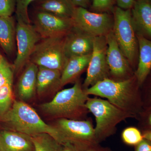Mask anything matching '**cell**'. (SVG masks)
<instances>
[{"mask_svg":"<svg viewBox=\"0 0 151 151\" xmlns=\"http://www.w3.org/2000/svg\"><path fill=\"white\" fill-rule=\"evenodd\" d=\"M89 95L107 99L120 110L138 119L144 108L141 87L134 75L124 81L107 78L84 90Z\"/></svg>","mask_w":151,"mask_h":151,"instance_id":"6da1fadb","label":"cell"},{"mask_svg":"<svg viewBox=\"0 0 151 151\" xmlns=\"http://www.w3.org/2000/svg\"><path fill=\"white\" fill-rule=\"evenodd\" d=\"M14 131L31 136L45 133L63 145V140L55 127L44 122L34 109L22 101L14 100L8 112L1 119Z\"/></svg>","mask_w":151,"mask_h":151,"instance_id":"7a4b0ae2","label":"cell"},{"mask_svg":"<svg viewBox=\"0 0 151 151\" xmlns=\"http://www.w3.org/2000/svg\"><path fill=\"white\" fill-rule=\"evenodd\" d=\"M89 97L81 81L77 80L72 87L58 92L51 101L42 104L40 108L50 116L80 120L89 112L86 107Z\"/></svg>","mask_w":151,"mask_h":151,"instance_id":"3957f363","label":"cell"},{"mask_svg":"<svg viewBox=\"0 0 151 151\" xmlns=\"http://www.w3.org/2000/svg\"><path fill=\"white\" fill-rule=\"evenodd\" d=\"M86 107L95 117L94 133L99 144L114 134L116 127L121 122L133 118L131 115L120 110L108 100L96 97H89Z\"/></svg>","mask_w":151,"mask_h":151,"instance_id":"277c9868","label":"cell"},{"mask_svg":"<svg viewBox=\"0 0 151 151\" xmlns=\"http://www.w3.org/2000/svg\"><path fill=\"white\" fill-rule=\"evenodd\" d=\"M113 31L119 47L133 67H137L139 45L133 23L131 10H123L115 7L113 12Z\"/></svg>","mask_w":151,"mask_h":151,"instance_id":"5b68a950","label":"cell"},{"mask_svg":"<svg viewBox=\"0 0 151 151\" xmlns=\"http://www.w3.org/2000/svg\"><path fill=\"white\" fill-rule=\"evenodd\" d=\"M62 137L63 145L71 144L80 151L99 145L91 119L72 120L60 118L55 127Z\"/></svg>","mask_w":151,"mask_h":151,"instance_id":"8992f818","label":"cell"},{"mask_svg":"<svg viewBox=\"0 0 151 151\" xmlns=\"http://www.w3.org/2000/svg\"><path fill=\"white\" fill-rule=\"evenodd\" d=\"M65 36L42 39L36 45L29 61L62 72L68 60L63 47Z\"/></svg>","mask_w":151,"mask_h":151,"instance_id":"52a82bcc","label":"cell"},{"mask_svg":"<svg viewBox=\"0 0 151 151\" xmlns=\"http://www.w3.org/2000/svg\"><path fill=\"white\" fill-rule=\"evenodd\" d=\"M73 27L94 37L105 36L113 30L114 18L110 14H97L76 8L72 18Z\"/></svg>","mask_w":151,"mask_h":151,"instance_id":"ba28073f","label":"cell"},{"mask_svg":"<svg viewBox=\"0 0 151 151\" xmlns=\"http://www.w3.org/2000/svg\"><path fill=\"white\" fill-rule=\"evenodd\" d=\"M107 47L106 36L94 37L91 59L87 68L86 78L82 84L84 90L99 81L110 78V70L107 60Z\"/></svg>","mask_w":151,"mask_h":151,"instance_id":"9c48e42d","label":"cell"},{"mask_svg":"<svg viewBox=\"0 0 151 151\" xmlns=\"http://www.w3.org/2000/svg\"><path fill=\"white\" fill-rule=\"evenodd\" d=\"M17 19L16 37L17 52L13 65L15 73L21 70L29 62L36 45L42 39L34 25L26 24L21 19Z\"/></svg>","mask_w":151,"mask_h":151,"instance_id":"30bf717a","label":"cell"},{"mask_svg":"<svg viewBox=\"0 0 151 151\" xmlns=\"http://www.w3.org/2000/svg\"><path fill=\"white\" fill-rule=\"evenodd\" d=\"M108 47L107 60L110 76L113 80L124 81L134 76L131 65L124 55L116 40L113 30L106 36Z\"/></svg>","mask_w":151,"mask_h":151,"instance_id":"8fae6325","label":"cell"},{"mask_svg":"<svg viewBox=\"0 0 151 151\" xmlns=\"http://www.w3.org/2000/svg\"><path fill=\"white\" fill-rule=\"evenodd\" d=\"M34 26L42 39L66 35L73 28V23L71 18L39 11L35 16Z\"/></svg>","mask_w":151,"mask_h":151,"instance_id":"7c38bea8","label":"cell"},{"mask_svg":"<svg viewBox=\"0 0 151 151\" xmlns=\"http://www.w3.org/2000/svg\"><path fill=\"white\" fill-rule=\"evenodd\" d=\"M14 73L11 64L0 51V119L10 109L14 103L13 82Z\"/></svg>","mask_w":151,"mask_h":151,"instance_id":"4fadbf2b","label":"cell"},{"mask_svg":"<svg viewBox=\"0 0 151 151\" xmlns=\"http://www.w3.org/2000/svg\"><path fill=\"white\" fill-rule=\"evenodd\" d=\"M94 37L73 27L64 37V52L68 59L91 54Z\"/></svg>","mask_w":151,"mask_h":151,"instance_id":"5bb4252c","label":"cell"},{"mask_svg":"<svg viewBox=\"0 0 151 151\" xmlns=\"http://www.w3.org/2000/svg\"><path fill=\"white\" fill-rule=\"evenodd\" d=\"M136 35L151 40V0H137L131 10Z\"/></svg>","mask_w":151,"mask_h":151,"instance_id":"9a60e30c","label":"cell"},{"mask_svg":"<svg viewBox=\"0 0 151 151\" xmlns=\"http://www.w3.org/2000/svg\"><path fill=\"white\" fill-rule=\"evenodd\" d=\"M0 151H35L31 137L6 130H0Z\"/></svg>","mask_w":151,"mask_h":151,"instance_id":"2e32d148","label":"cell"},{"mask_svg":"<svg viewBox=\"0 0 151 151\" xmlns=\"http://www.w3.org/2000/svg\"><path fill=\"white\" fill-rule=\"evenodd\" d=\"M139 45V58L134 74L140 87L151 71V40L136 35Z\"/></svg>","mask_w":151,"mask_h":151,"instance_id":"e0dca14e","label":"cell"},{"mask_svg":"<svg viewBox=\"0 0 151 151\" xmlns=\"http://www.w3.org/2000/svg\"><path fill=\"white\" fill-rule=\"evenodd\" d=\"M38 70V66L29 61L21 75L18 84V93L23 102L32 98L36 92Z\"/></svg>","mask_w":151,"mask_h":151,"instance_id":"ac0fdd59","label":"cell"},{"mask_svg":"<svg viewBox=\"0 0 151 151\" xmlns=\"http://www.w3.org/2000/svg\"><path fill=\"white\" fill-rule=\"evenodd\" d=\"M91 55L92 54L83 56L72 57L68 59L61 73L60 88L66 84L77 80L78 76L88 67Z\"/></svg>","mask_w":151,"mask_h":151,"instance_id":"d6986e66","label":"cell"},{"mask_svg":"<svg viewBox=\"0 0 151 151\" xmlns=\"http://www.w3.org/2000/svg\"><path fill=\"white\" fill-rule=\"evenodd\" d=\"M62 72L56 69L38 66L37 78L36 92L42 95L53 88H60Z\"/></svg>","mask_w":151,"mask_h":151,"instance_id":"ffe728a7","label":"cell"},{"mask_svg":"<svg viewBox=\"0 0 151 151\" xmlns=\"http://www.w3.org/2000/svg\"><path fill=\"white\" fill-rule=\"evenodd\" d=\"M39 11L63 18L71 19L76 8L70 0H45L38 4Z\"/></svg>","mask_w":151,"mask_h":151,"instance_id":"44dd1931","label":"cell"},{"mask_svg":"<svg viewBox=\"0 0 151 151\" xmlns=\"http://www.w3.org/2000/svg\"><path fill=\"white\" fill-rule=\"evenodd\" d=\"M16 27L12 17H0V46L8 55L14 50Z\"/></svg>","mask_w":151,"mask_h":151,"instance_id":"7402d4cb","label":"cell"},{"mask_svg":"<svg viewBox=\"0 0 151 151\" xmlns=\"http://www.w3.org/2000/svg\"><path fill=\"white\" fill-rule=\"evenodd\" d=\"M31 137L35 151H63V145L48 134L41 133Z\"/></svg>","mask_w":151,"mask_h":151,"instance_id":"603a6c76","label":"cell"},{"mask_svg":"<svg viewBox=\"0 0 151 151\" xmlns=\"http://www.w3.org/2000/svg\"><path fill=\"white\" fill-rule=\"evenodd\" d=\"M122 138L125 144L134 147L144 139L142 133L140 129L132 127H127L123 130Z\"/></svg>","mask_w":151,"mask_h":151,"instance_id":"cb8c5ba5","label":"cell"},{"mask_svg":"<svg viewBox=\"0 0 151 151\" xmlns=\"http://www.w3.org/2000/svg\"><path fill=\"white\" fill-rule=\"evenodd\" d=\"M116 4L114 0H94L92 1L90 8L92 12L97 14H110L113 13Z\"/></svg>","mask_w":151,"mask_h":151,"instance_id":"d4e9b609","label":"cell"},{"mask_svg":"<svg viewBox=\"0 0 151 151\" xmlns=\"http://www.w3.org/2000/svg\"><path fill=\"white\" fill-rule=\"evenodd\" d=\"M33 0H18L16 4L17 19H21L26 24H30V20L28 13V8Z\"/></svg>","mask_w":151,"mask_h":151,"instance_id":"484cf974","label":"cell"},{"mask_svg":"<svg viewBox=\"0 0 151 151\" xmlns=\"http://www.w3.org/2000/svg\"><path fill=\"white\" fill-rule=\"evenodd\" d=\"M137 120L141 131L151 129V104L144 107Z\"/></svg>","mask_w":151,"mask_h":151,"instance_id":"4316f807","label":"cell"},{"mask_svg":"<svg viewBox=\"0 0 151 151\" xmlns=\"http://www.w3.org/2000/svg\"><path fill=\"white\" fill-rule=\"evenodd\" d=\"M16 1L0 0V17H11L15 10Z\"/></svg>","mask_w":151,"mask_h":151,"instance_id":"83f0119b","label":"cell"},{"mask_svg":"<svg viewBox=\"0 0 151 151\" xmlns=\"http://www.w3.org/2000/svg\"><path fill=\"white\" fill-rule=\"evenodd\" d=\"M142 88V94L145 107L151 104V71L142 85L141 88Z\"/></svg>","mask_w":151,"mask_h":151,"instance_id":"f1b7e54d","label":"cell"},{"mask_svg":"<svg viewBox=\"0 0 151 151\" xmlns=\"http://www.w3.org/2000/svg\"><path fill=\"white\" fill-rule=\"evenodd\" d=\"M135 0H117L116 4L117 7L123 10H132L134 6Z\"/></svg>","mask_w":151,"mask_h":151,"instance_id":"f546056e","label":"cell"},{"mask_svg":"<svg viewBox=\"0 0 151 151\" xmlns=\"http://www.w3.org/2000/svg\"><path fill=\"white\" fill-rule=\"evenodd\" d=\"M134 151H151V142L144 139L142 142L135 146Z\"/></svg>","mask_w":151,"mask_h":151,"instance_id":"4dcf8cb0","label":"cell"},{"mask_svg":"<svg viewBox=\"0 0 151 151\" xmlns=\"http://www.w3.org/2000/svg\"><path fill=\"white\" fill-rule=\"evenodd\" d=\"M70 3L75 8L86 9L91 6V1L89 0H70Z\"/></svg>","mask_w":151,"mask_h":151,"instance_id":"1f68e13d","label":"cell"},{"mask_svg":"<svg viewBox=\"0 0 151 151\" xmlns=\"http://www.w3.org/2000/svg\"><path fill=\"white\" fill-rule=\"evenodd\" d=\"M85 151H113L108 147H105L100 145V144L93 146Z\"/></svg>","mask_w":151,"mask_h":151,"instance_id":"d6a6232c","label":"cell"},{"mask_svg":"<svg viewBox=\"0 0 151 151\" xmlns=\"http://www.w3.org/2000/svg\"><path fill=\"white\" fill-rule=\"evenodd\" d=\"M63 151H80L71 144L67 143L63 145Z\"/></svg>","mask_w":151,"mask_h":151,"instance_id":"836d02e7","label":"cell"},{"mask_svg":"<svg viewBox=\"0 0 151 151\" xmlns=\"http://www.w3.org/2000/svg\"><path fill=\"white\" fill-rule=\"evenodd\" d=\"M142 132L144 139L151 142V129L142 131Z\"/></svg>","mask_w":151,"mask_h":151,"instance_id":"e575fe53","label":"cell"}]
</instances>
